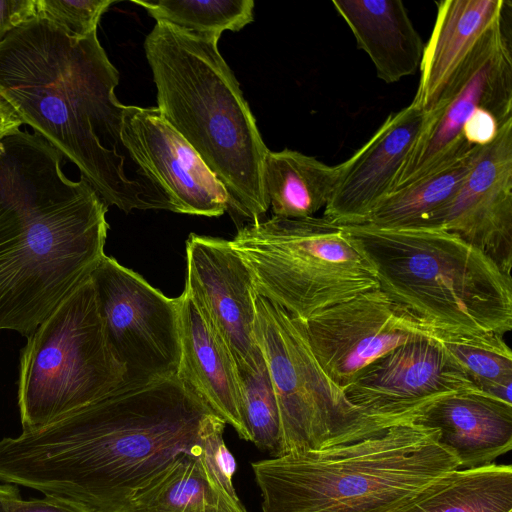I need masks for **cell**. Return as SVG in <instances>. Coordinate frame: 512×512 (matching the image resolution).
I'll use <instances>...</instances> for the list:
<instances>
[{
  "label": "cell",
  "mask_w": 512,
  "mask_h": 512,
  "mask_svg": "<svg viewBox=\"0 0 512 512\" xmlns=\"http://www.w3.org/2000/svg\"><path fill=\"white\" fill-rule=\"evenodd\" d=\"M213 413L177 376L119 388L41 428L0 440V481L92 512H129L134 495L179 455L202 454Z\"/></svg>",
  "instance_id": "6da1fadb"
},
{
  "label": "cell",
  "mask_w": 512,
  "mask_h": 512,
  "mask_svg": "<svg viewBox=\"0 0 512 512\" xmlns=\"http://www.w3.org/2000/svg\"><path fill=\"white\" fill-rule=\"evenodd\" d=\"M39 134L0 140V331L29 337L104 255L108 206Z\"/></svg>",
  "instance_id": "7a4b0ae2"
},
{
  "label": "cell",
  "mask_w": 512,
  "mask_h": 512,
  "mask_svg": "<svg viewBox=\"0 0 512 512\" xmlns=\"http://www.w3.org/2000/svg\"><path fill=\"white\" fill-rule=\"evenodd\" d=\"M118 82L97 30L75 37L36 16L0 43V95L23 124L74 163L108 207L169 210L164 198L125 172L126 105L115 95Z\"/></svg>",
  "instance_id": "3957f363"
},
{
  "label": "cell",
  "mask_w": 512,
  "mask_h": 512,
  "mask_svg": "<svg viewBox=\"0 0 512 512\" xmlns=\"http://www.w3.org/2000/svg\"><path fill=\"white\" fill-rule=\"evenodd\" d=\"M144 50L161 117L224 187L228 209L260 219L269 208L262 189L269 149L218 41L156 22Z\"/></svg>",
  "instance_id": "277c9868"
},
{
  "label": "cell",
  "mask_w": 512,
  "mask_h": 512,
  "mask_svg": "<svg viewBox=\"0 0 512 512\" xmlns=\"http://www.w3.org/2000/svg\"><path fill=\"white\" fill-rule=\"evenodd\" d=\"M435 428L412 421L370 438L252 463L263 512H395L460 469Z\"/></svg>",
  "instance_id": "5b68a950"
},
{
  "label": "cell",
  "mask_w": 512,
  "mask_h": 512,
  "mask_svg": "<svg viewBox=\"0 0 512 512\" xmlns=\"http://www.w3.org/2000/svg\"><path fill=\"white\" fill-rule=\"evenodd\" d=\"M343 228L379 288L420 319L454 334L511 330V276L460 236L435 227Z\"/></svg>",
  "instance_id": "8992f818"
},
{
  "label": "cell",
  "mask_w": 512,
  "mask_h": 512,
  "mask_svg": "<svg viewBox=\"0 0 512 512\" xmlns=\"http://www.w3.org/2000/svg\"><path fill=\"white\" fill-rule=\"evenodd\" d=\"M229 241L257 294L300 320L379 288L343 226L325 217L260 218Z\"/></svg>",
  "instance_id": "52a82bcc"
},
{
  "label": "cell",
  "mask_w": 512,
  "mask_h": 512,
  "mask_svg": "<svg viewBox=\"0 0 512 512\" xmlns=\"http://www.w3.org/2000/svg\"><path fill=\"white\" fill-rule=\"evenodd\" d=\"M90 276L27 337L21 351L18 407L23 431L41 428L121 388Z\"/></svg>",
  "instance_id": "ba28073f"
},
{
  "label": "cell",
  "mask_w": 512,
  "mask_h": 512,
  "mask_svg": "<svg viewBox=\"0 0 512 512\" xmlns=\"http://www.w3.org/2000/svg\"><path fill=\"white\" fill-rule=\"evenodd\" d=\"M255 307L254 332L278 404L283 454L364 440L415 420L354 406L319 364L300 321L259 295Z\"/></svg>",
  "instance_id": "9c48e42d"
},
{
  "label": "cell",
  "mask_w": 512,
  "mask_h": 512,
  "mask_svg": "<svg viewBox=\"0 0 512 512\" xmlns=\"http://www.w3.org/2000/svg\"><path fill=\"white\" fill-rule=\"evenodd\" d=\"M511 7L486 31L428 112L427 123L393 191L442 169L473 149L464 142L462 129L478 110L491 111L502 124L512 120Z\"/></svg>",
  "instance_id": "30bf717a"
},
{
  "label": "cell",
  "mask_w": 512,
  "mask_h": 512,
  "mask_svg": "<svg viewBox=\"0 0 512 512\" xmlns=\"http://www.w3.org/2000/svg\"><path fill=\"white\" fill-rule=\"evenodd\" d=\"M109 348L124 368L123 389L177 375L180 339L177 298L103 255L90 273Z\"/></svg>",
  "instance_id": "8fae6325"
},
{
  "label": "cell",
  "mask_w": 512,
  "mask_h": 512,
  "mask_svg": "<svg viewBox=\"0 0 512 512\" xmlns=\"http://www.w3.org/2000/svg\"><path fill=\"white\" fill-rule=\"evenodd\" d=\"M326 374L341 389L395 348L442 331L392 300L380 288L298 319Z\"/></svg>",
  "instance_id": "7c38bea8"
},
{
  "label": "cell",
  "mask_w": 512,
  "mask_h": 512,
  "mask_svg": "<svg viewBox=\"0 0 512 512\" xmlns=\"http://www.w3.org/2000/svg\"><path fill=\"white\" fill-rule=\"evenodd\" d=\"M476 388L440 339L421 338L368 365L343 392L350 403L371 415L416 419L435 400Z\"/></svg>",
  "instance_id": "4fadbf2b"
},
{
  "label": "cell",
  "mask_w": 512,
  "mask_h": 512,
  "mask_svg": "<svg viewBox=\"0 0 512 512\" xmlns=\"http://www.w3.org/2000/svg\"><path fill=\"white\" fill-rule=\"evenodd\" d=\"M184 290L224 342L237 368L255 369L264 361L254 332L258 294L250 270L230 241L189 235Z\"/></svg>",
  "instance_id": "5bb4252c"
},
{
  "label": "cell",
  "mask_w": 512,
  "mask_h": 512,
  "mask_svg": "<svg viewBox=\"0 0 512 512\" xmlns=\"http://www.w3.org/2000/svg\"><path fill=\"white\" fill-rule=\"evenodd\" d=\"M418 227L452 232L488 255L507 275L512 268V120L478 146L455 197Z\"/></svg>",
  "instance_id": "9a60e30c"
},
{
  "label": "cell",
  "mask_w": 512,
  "mask_h": 512,
  "mask_svg": "<svg viewBox=\"0 0 512 512\" xmlns=\"http://www.w3.org/2000/svg\"><path fill=\"white\" fill-rule=\"evenodd\" d=\"M121 141L170 211L217 217L228 209L224 187L156 107L126 106Z\"/></svg>",
  "instance_id": "2e32d148"
},
{
  "label": "cell",
  "mask_w": 512,
  "mask_h": 512,
  "mask_svg": "<svg viewBox=\"0 0 512 512\" xmlns=\"http://www.w3.org/2000/svg\"><path fill=\"white\" fill-rule=\"evenodd\" d=\"M428 120L413 102L391 113L349 159L323 217L342 226L367 223L376 206L393 192L397 177Z\"/></svg>",
  "instance_id": "e0dca14e"
},
{
  "label": "cell",
  "mask_w": 512,
  "mask_h": 512,
  "mask_svg": "<svg viewBox=\"0 0 512 512\" xmlns=\"http://www.w3.org/2000/svg\"><path fill=\"white\" fill-rule=\"evenodd\" d=\"M177 301L180 361L176 376L240 438L250 441L239 375L230 351L185 290Z\"/></svg>",
  "instance_id": "ac0fdd59"
},
{
  "label": "cell",
  "mask_w": 512,
  "mask_h": 512,
  "mask_svg": "<svg viewBox=\"0 0 512 512\" xmlns=\"http://www.w3.org/2000/svg\"><path fill=\"white\" fill-rule=\"evenodd\" d=\"M414 422L437 429L461 468L490 464L512 448V403L477 388L435 400Z\"/></svg>",
  "instance_id": "d6986e66"
},
{
  "label": "cell",
  "mask_w": 512,
  "mask_h": 512,
  "mask_svg": "<svg viewBox=\"0 0 512 512\" xmlns=\"http://www.w3.org/2000/svg\"><path fill=\"white\" fill-rule=\"evenodd\" d=\"M511 4L507 0L437 1L436 20L424 45L413 103L430 112L486 31Z\"/></svg>",
  "instance_id": "ffe728a7"
},
{
  "label": "cell",
  "mask_w": 512,
  "mask_h": 512,
  "mask_svg": "<svg viewBox=\"0 0 512 512\" xmlns=\"http://www.w3.org/2000/svg\"><path fill=\"white\" fill-rule=\"evenodd\" d=\"M332 4L358 48L370 57L379 79L391 84L416 73L425 44L401 0H333Z\"/></svg>",
  "instance_id": "44dd1931"
},
{
  "label": "cell",
  "mask_w": 512,
  "mask_h": 512,
  "mask_svg": "<svg viewBox=\"0 0 512 512\" xmlns=\"http://www.w3.org/2000/svg\"><path fill=\"white\" fill-rule=\"evenodd\" d=\"M129 512H247L201 455L183 453L134 495Z\"/></svg>",
  "instance_id": "7402d4cb"
},
{
  "label": "cell",
  "mask_w": 512,
  "mask_h": 512,
  "mask_svg": "<svg viewBox=\"0 0 512 512\" xmlns=\"http://www.w3.org/2000/svg\"><path fill=\"white\" fill-rule=\"evenodd\" d=\"M340 172L341 164L329 166L290 149L269 150L262 166L266 204L275 217H311L327 205Z\"/></svg>",
  "instance_id": "603a6c76"
},
{
  "label": "cell",
  "mask_w": 512,
  "mask_h": 512,
  "mask_svg": "<svg viewBox=\"0 0 512 512\" xmlns=\"http://www.w3.org/2000/svg\"><path fill=\"white\" fill-rule=\"evenodd\" d=\"M512 466L487 464L440 477L395 512H510Z\"/></svg>",
  "instance_id": "cb8c5ba5"
},
{
  "label": "cell",
  "mask_w": 512,
  "mask_h": 512,
  "mask_svg": "<svg viewBox=\"0 0 512 512\" xmlns=\"http://www.w3.org/2000/svg\"><path fill=\"white\" fill-rule=\"evenodd\" d=\"M477 147L442 169L390 193L365 224L390 229L418 227L458 193Z\"/></svg>",
  "instance_id": "d4e9b609"
},
{
  "label": "cell",
  "mask_w": 512,
  "mask_h": 512,
  "mask_svg": "<svg viewBox=\"0 0 512 512\" xmlns=\"http://www.w3.org/2000/svg\"><path fill=\"white\" fill-rule=\"evenodd\" d=\"M156 22L219 41L226 31L237 32L253 21V0H132Z\"/></svg>",
  "instance_id": "484cf974"
},
{
  "label": "cell",
  "mask_w": 512,
  "mask_h": 512,
  "mask_svg": "<svg viewBox=\"0 0 512 512\" xmlns=\"http://www.w3.org/2000/svg\"><path fill=\"white\" fill-rule=\"evenodd\" d=\"M441 342L478 389L512 403V352L502 335L446 332Z\"/></svg>",
  "instance_id": "4316f807"
},
{
  "label": "cell",
  "mask_w": 512,
  "mask_h": 512,
  "mask_svg": "<svg viewBox=\"0 0 512 512\" xmlns=\"http://www.w3.org/2000/svg\"><path fill=\"white\" fill-rule=\"evenodd\" d=\"M250 441L278 457L283 454L278 404L265 360L255 369L237 368Z\"/></svg>",
  "instance_id": "83f0119b"
},
{
  "label": "cell",
  "mask_w": 512,
  "mask_h": 512,
  "mask_svg": "<svg viewBox=\"0 0 512 512\" xmlns=\"http://www.w3.org/2000/svg\"><path fill=\"white\" fill-rule=\"evenodd\" d=\"M114 0H36L37 16L45 18L75 37L97 30L98 23Z\"/></svg>",
  "instance_id": "f1b7e54d"
},
{
  "label": "cell",
  "mask_w": 512,
  "mask_h": 512,
  "mask_svg": "<svg viewBox=\"0 0 512 512\" xmlns=\"http://www.w3.org/2000/svg\"><path fill=\"white\" fill-rule=\"evenodd\" d=\"M225 425L214 413L205 417L200 431L202 456L218 482L230 494L237 496L232 482L237 465L223 439Z\"/></svg>",
  "instance_id": "f546056e"
},
{
  "label": "cell",
  "mask_w": 512,
  "mask_h": 512,
  "mask_svg": "<svg viewBox=\"0 0 512 512\" xmlns=\"http://www.w3.org/2000/svg\"><path fill=\"white\" fill-rule=\"evenodd\" d=\"M504 124L491 111L480 109L464 124L462 138L470 147L484 146L496 138Z\"/></svg>",
  "instance_id": "4dcf8cb0"
},
{
  "label": "cell",
  "mask_w": 512,
  "mask_h": 512,
  "mask_svg": "<svg viewBox=\"0 0 512 512\" xmlns=\"http://www.w3.org/2000/svg\"><path fill=\"white\" fill-rule=\"evenodd\" d=\"M36 16V0H0V43L13 29Z\"/></svg>",
  "instance_id": "1f68e13d"
},
{
  "label": "cell",
  "mask_w": 512,
  "mask_h": 512,
  "mask_svg": "<svg viewBox=\"0 0 512 512\" xmlns=\"http://www.w3.org/2000/svg\"><path fill=\"white\" fill-rule=\"evenodd\" d=\"M7 512H92L71 501L45 496L40 499L23 500L20 496L9 499Z\"/></svg>",
  "instance_id": "d6a6232c"
},
{
  "label": "cell",
  "mask_w": 512,
  "mask_h": 512,
  "mask_svg": "<svg viewBox=\"0 0 512 512\" xmlns=\"http://www.w3.org/2000/svg\"><path fill=\"white\" fill-rule=\"evenodd\" d=\"M22 124L14 108L0 95V140L19 130Z\"/></svg>",
  "instance_id": "836d02e7"
},
{
  "label": "cell",
  "mask_w": 512,
  "mask_h": 512,
  "mask_svg": "<svg viewBox=\"0 0 512 512\" xmlns=\"http://www.w3.org/2000/svg\"><path fill=\"white\" fill-rule=\"evenodd\" d=\"M20 496L17 485L2 483L0 484V512H7L9 499Z\"/></svg>",
  "instance_id": "e575fe53"
},
{
  "label": "cell",
  "mask_w": 512,
  "mask_h": 512,
  "mask_svg": "<svg viewBox=\"0 0 512 512\" xmlns=\"http://www.w3.org/2000/svg\"><path fill=\"white\" fill-rule=\"evenodd\" d=\"M510 512H512V511H510Z\"/></svg>",
  "instance_id": "d590c367"
}]
</instances>
